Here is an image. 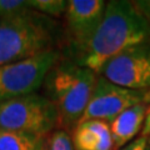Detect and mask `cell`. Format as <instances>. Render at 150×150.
<instances>
[{"instance_id":"cell-10","label":"cell","mask_w":150,"mask_h":150,"mask_svg":"<svg viewBox=\"0 0 150 150\" xmlns=\"http://www.w3.org/2000/svg\"><path fill=\"white\" fill-rule=\"evenodd\" d=\"M75 150H114L109 123L103 120L80 121L71 135Z\"/></svg>"},{"instance_id":"cell-7","label":"cell","mask_w":150,"mask_h":150,"mask_svg":"<svg viewBox=\"0 0 150 150\" xmlns=\"http://www.w3.org/2000/svg\"><path fill=\"white\" fill-rule=\"evenodd\" d=\"M143 103H150V91L121 88L106 80L101 75H98L80 121L96 119L110 123L120 112Z\"/></svg>"},{"instance_id":"cell-12","label":"cell","mask_w":150,"mask_h":150,"mask_svg":"<svg viewBox=\"0 0 150 150\" xmlns=\"http://www.w3.org/2000/svg\"><path fill=\"white\" fill-rule=\"evenodd\" d=\"M28 3L31 10L50 18L63 15L68 5V1L65 0H28Z\"/></svg>"},{"instance_id":"cell-16","label":"cell","mask_w":150,"mask_h":150,"mask_svg":"<svg viewBox=\"0 0 150 150\" xmlns=\"http://www.w3.org/2000/svg\"><path fill=\"white\" fill-rule=\"evenodd\" d=\"M146 145H148V138L140 135V137L135 138L133 142L126 144L125 146H123L119 150H146Z\"/></svg>"},{"instance_id":"cell-3","label":"cell","mask_w":150,"mask_h":150,"mask_svg":"<svg viewBox=\"0 0 150 150\" xmlns=\"http://www.w3.org/2000/svg\"><path fill=\"white\" fill-rule=\"evenodd\" d=\"M98 75L70 59H60L44 79L45 96L53 103L62 129H74L84 115Z\"/></svg>"},{"instance_id":"cell-4","label":"cell","mask_w":150,"mask_h":150,"mask_svg":"<svg viewBox=\"0 0 150 150\" xmlns=\"http://www.w3.org/2000/svg\"><path fill=\"white\" fill-rule=\"evenodd\" d=\"M59 126L55 106L38 93L15 98L0 104V129L46 137Z\"/></svg>"},{"instance_id":"cell-2","label":"cell","mask_w":150,"mask_h":150,"mask_svg":"<svg viewBox=\"0 0 150 150\" xmlns=\"http://www.w3.org/2000/svg\"><path fill=\"white\" fill-rule=\"evenodd\" d=\"M60 38L58 21L35 10L0 18V65L56 50Z\"/></svg>"},{"instance_id":"cell-11","label":"cell","mask_w":150,"mask_h":150,"mask_svg":"<svg viewBox=\"0 0 150 150\" xmlns=\"http://www.w3.org/2000/svg\"><path fill=\"white\" fill-rule=\"evenodd\" d=\"M0 150H49L48 138L0 129Z\"/></svg>"},{"instance_id":"cell-6","label":"cell","mask_w":150,"mask_h":150,"mask_svg":"<svg viewBox=\"0 0 150 150\" xmlns=\"http://www.w3.org/2000/svg\"><path fill=\"white\" fill-rule=\"evenodd\" d=\"M106 1L69 0L65 18V36L68 39L69 59L75 62L83 54L99 28Z\"/></svg>"},{"instance_id":"cell-14","label":"cell","mask_w":150,"mask_h":150,"mask_svg":"<svg viewBox=\"0 0 150 150\" xmlns=\"http://www.w3.org/2000/svg\"><path fill=\"white\" fill-rule=\"evenodd\" d=\"M31 10L28 0H0V18H6Z\"/></svg>"},{"instance_id":"cell-17","label":"cell","mask_w":150,"mask_h":150,"mask_svg":"<svg viewBox=\"0 0 150 150\" xmlns=\"http://www.w3.org/2000/svg\"><path fill=\"white\" fill-rule=\"evenodd\" d=\"M142 137H145V138H150V109L148 111V115L145 118V121H144V125H143V129H142Z\"/></svg>"},{"instance_id":"cell-1","label":"cell","mask_w":150,"mask_h":150,"mask_svg":"<svg viewBox=\"0 0 150 150\" xmlns=\"http://www.w3.org/2000/svg\"><path fill=\"white\" fill-rule=\"evenodd\" d=\"M146 40H150V25L133 1L111 0L106 3L95 35L75 63L100 75L109 60Z\"/></svg>"},{"instance_id":"cell-13","label":"cell","mask_w":150,"mask_h":150,"mask_svg":"<svg viewBox=\"0 0 150 150\" xmlns=\"http://www.w3.org/2000/svg\"><path fill=\"white\" fill-rule=\"evenodd\" d=\"M49 150H75L71 135L64 129H56L48 138Z\"/></svg>"},{"instance_id":"cell-18","label":"cell","mask_w":150,"mask_h":150,"mask_svg":"<svg viewBox=\"0 0 150 150\" xmlns=\"http://www.w3.org/2000/svg\"><path fill=\"white\" fill-rule=\"evenodd\" d=\"M146 150H150V138H148V145H146Z\"/></svg>"},{"instance_id":"cell-5","label":"cell","mask_w":150,"mask_h":150,"mask_svg":"<svg viewBox=\"0 0 150 150\" xmlns=\"http://www.w3.org/2000/svg\"><path fill=\"white\" fill-rule=\"evenodd\" d=\"M62 59V53L50 50L23 62L0 65V104L36 93L49 70Z\"/></svg>"},{"instance_id":"cell-15","label":"cell","mask_w":150,"mask_h":150,"mask_svg":"<svg viewBox=\"0 0 150 150\" xmlns=\"http://www.w3.org/2000/svg\"><path fill=\"white\" fill-rule=\"evenodd\" d=\"M133 4L150 25V0H135Z\"/></svg>"},{"instance_id":"cell-9","label":"cell","mask_w":150,"mask_h":150,"mask_svg":"<svg viewBox=\"0 0 150 150\" xmlns=\"http://www.w3.org/2000/svg\"><path fill=\"white\" fill-rule=\"evenodd\" d=\"M150 109V103H143L129 108L112 119L109 126L114 143V150H119L133 142L139 133H142L145 118Z\"/></svg>"},{"instance_id":"cell-8","label":"cell","mask_w":150,"mask_h":150,"mask_svg":"<svg viewBox=\"0 0 150 150\" xmlns=\"http://www.w3.org/2000/svg\"><path fill=\"white\" fill-rule=\"evenodd\" d=\"M100 75L121 88L150 91V40L118 54L104 65Z\"/></svg>"}]
</instances>
